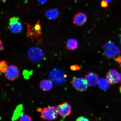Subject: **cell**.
I'll list each match as a JSON object with an SVG mask.
<instances>
[{"label": "cell", "mask_w": 121, "mask_h": 121, "mask_svg": "<svg viewBox=\"0 0 121 121\" xmlns=\"http://www.w3.org/2000/svg\"><path fill=\"white\" fill-rule=\"evenodd\" d=\"M40 113V117L45 120H53L57 119L58 113L57 107L49 106L42 108H38L37 110Z\"/></svg>", "instance_id": "1"}, {"label": "cell", "mask_w": 121, "mask_h": 121, "mask_svg": "<svg viewBox=\"0 0 121 121\" xmlns=\"http://www.w3.org/2000/svg\"><path fill=\"white\" fill-rule=\"evenodd\" d=\"M120 74L117 71L111 69L107 73L106 79L110 84H115L119 81Z\"/></svg>", "instance_id": "9"}, {"label": "cell", "mask_w": 121, "mask_h": 121, "mask_svg": "<svg viewBox=\"0 0 121 121\" xmlns=\"http://www.w3.org/2000/svg\"><path fill=\"white\" fill-rule=\"evenodd\" d=\"M57 108L58 114L61 117H67L72 112L71 107L67 102H65L57 105Z\"/></svg>", "instance_id": "8"}, {"label": "cell", "mask_w": 121, "mask_h": 121, "mask_svg": "<svg viewBox=\"0 0 121 121\" xmlns=\"http://www.w3.org/2000/svg\"><path fill=\"white\" fill-rule=\"evenodd\" d=\"M119 91H120L121 92V86L120 87H119Z\"/></svg>", "instance_id": "26"}, {"label": "cell", "mask_w": 121, "mask_h": 121, "mask_svg": "<svg viewBox=\"0 0 121 121\" xmlns=\"http://www.w3.org/2000/svg\"><path fill=\"white\" fill-rule=\"evenodd\" d=\"M105 0L108 3L111 2L113 0Z\"/></svg>", "instance_id": "24"}, {"label": "cell", "mask_w": 121, "mask_h": 121, "mask_svg": "<svg viewBox=\"0 0 121 121\" xmlns=\"http://www.w3.org/2000/svg\"><path fill=\"white\" fill-rule=\"evenodd\" d=\"M120 42L121 43V35L120 36Z\"/></svg>", "instance_id": "28"}, {"label": "cell", "mask_w": 121, "mask_h": 121, "mask_svg": "<svg viewBox=\"0 0 121 121\" xmlns=\"http://www.w3.org/2000/svg\"><path fill=\"white\" fill-rule=\"evenodd\" d=\"M76 121H89V120L87 118L83 117V116H81L79 117L78 118V119L76 120Z\"/></svg>", "instance_id": "20"}, {"label": "cell", "mask_w": 121, "mask_h": 121, "mask_svg": "<svg viewBox=\"0 0 121 121\" xmlns=\"http://www.w3.org/2000/svg\"><path fill=\"white\" fill-rule=\"evenodd\" d=\"M67 77V75L62 70L56 68L52 69L49 75L50 79L57 85H60L64 84Z\"/></svg>", "instance_id": "2"}, {"label": "cell", "mask_w": 121, "mask_h": 121, "mask_svg": "<svg viewBox=\"0 0 121 121\" xmlns=\"http://www.w3.org/2000/svg\"><path fill=\"white\" fill-rule=\"evenodd\" d=\"M70 69L71 70L73 71H78L80 70L81 69L80 66L78 65H73L71 66Z\"/></svg>", "instance_id": "18"}, {"label": "cell", "mask_w": 121, "mask_h": 121, "mask_svg": "<svg viewBox=\"0 0 121 121\" xmlns=\"http://www.w3.org/2000/svg\"><path fill=\"white\" fill-rule=\"evenodd\" d=\"M6 0H0V1H3V2H4V1H5Z\"/></svg>", "instance_id": "27"}, {"label": "cell", "mask_w": 121, "mask_h": 121, "mask_svg": "<svg viewBox=\"0 0 121 121\" xmlns=\"http://www.w3.org/2000/svg\"><path fill=\"white\" fill-rule=\"evenodd\" d=\"M4 73V76L7 80L10 81H13L19 78L20 72L17 66L12 65L8 66Z\"/></svg>", "instance_id": "6"}, {"label": "cell", "mask_w": 121, "mask_h": 121, "mask_svg": "<svg viewBox=\"0 0 121 121\" xmlns=\"http://www.w3.org/2000/svg\"><path fill=\"white\" fill-rule=\"evenodd\" d=\"M85 77L89 85L91 86H94L98 84L99 78L97 74L95 73H89Z\"/></svg>", "instance_id": "11"}, {"label": "cell", "mask_w": 121, "mask_h": 121, "mask_svg": "<svg viewBox=\"0 0 121 121\" xmlns=\"http://www.w3.org/2000/svg\"><path fill=\"white\" fill-rule=\"evenodd\" d=\"M8 64L5 60L0 61V73L5 72L8 67Z\"/></svg>", "instance_id": "16"}, {"label": "cell", "mask_w": 121, "mask_h": 121, "mask_svg": "<svg viewBox=\"0 0 121 121\" xmlns=\"http://www.w3.org/2000/svg\"><path fill=\"white\" fill-rule=\"evenodd\" d=\"M87 21V17L85 14L82 13H77L73 18L74 24L78 26H81L84 25Z\"/></svg>", "instance_id": "10"}, {"label": "cell", "mask_w": 121, "mask_h": 121, "mask_svg": "<svg viewBox=\"0 0 121 121\" xmlns=\"http://www.w3.org/2000/svg\"><path fill=\"white\" fill-rule=\"evenodd\" d=\"M117 60L118 62L120 63V65L121 68V58H119V57H118V58H117Z\"/></svg>", "instance_id": "23"}, {"label": "cell", "mask_w": 121, "mask_h": 121, "mask_svg": "<svg viewBox=\"0 0 121 121\" xmlns=\"http://www.w3.org/2000/svg\"><path fill=\"white\" fill-rule=\"evenodd\" d=\"M98 84L100 88L102 90H107L109 87V83L104 78L99 80Z\"/></svg>", "instance_id": "15"}, {"label": "cell", "mask_w": 121, "mask_h": 121, "mask_svg": "<svg viewBox=\"0 0 121 121\" xmlns=\"http://www.w3.org/2000/svg\"><path fill=\"white\" fill-rule=\"evenodd\" d=\"M39 3L42 4H44L46 3L48 0H37Z\"/></svg>", "instance_id": "22"}, {"label": "cell", "mask_w": 121, "mask_h": 121, "mask_svg": "<svg viewBox=\"0 0 121 121\" xmlns=\"http://www.w3.org/2000/svg\"><path fill=\"white\" fill-rule=\"evenodd\" d=\"M101 6L104 8H106L108 6V3L105 0H103L101 3Z\"/></svg>", "instance_id": "19"}, {"label": "cell", "mask_w": 121, "mask_h": 121, "mask_svg": "<svg viewBox=\"0 0 121 121\" xmlns=\"http://www.w3.org/2000/svg\"><path fill=\"white\" fill-rule=\"evenodd\" d=\"M119 82L121 83V73L120 75V77H119Z\"/></svg>", "instance_id": "25"}, {"label": "cell", "mask_w": 121, "mask_h": 121, "mask_svg": "<svg viewBox=\"0 0 121 121\" xmlns=\"http://www.w3.org/2000/svg\"><path fill=\"white\" fill-rule=\"evenodd\" d=\"M19 120L20 121H31L32 120V119L28 115L23 114L20 117Z\"/></svg>", "instance_id": "17"}, {"label": "cell", "mask_w": 121, "mask_h": 121, "mask_svg": "<svg viewBox=\"0 0 121 121\" xmlns=\"http://www.w3.org/2000/svg\"><path fill=\"white\" fill-rule=\"evenodd\" d=\"M4 49V48L2 42L0 39V52Z\"/></svg>", "instance_id": "21"}, {"label": "cell", "mask_w": 121, "mask_h": 121, "mask_svg": "<svg viewBox=\"0 0 121 121\" xmlns=\"http://www.w3.org/2000/svg\"><path fill=\"white\" fill-rule=\"evenodd\" d=\"M39 86L41 89L44 91H48L52 88L53 84L52 81L45 79L40 82Z\"/></svg>", "instance_id": "12"}, {"label": "cell", "mask_w": 121, "mask_h": 121, "mask_svg": "<svg viewBox=\"0 0 121 121\" xmlns=\"http://www.w3.org/2000/svg\"><path fill=\"white\" fill-rule=\"evenodd\" d=\"M28 57L33 63H37L42 61L44 57L43 51L38 47L30 48L28 52Z\"/></svg>", "instance_id": "3"}, {"label": "cell", "mask_w": 121, "mask_h": 121, "mask_svg": "<svg viewBox=\"0 0 121 121\" xmlns=\"http://www.w3.org/2000/svg\"><path fill=\"white\" fill-rule=\"evenodd\" d=\"M9 28L12 33L17 34L22 31V24L19 22V18L17 17H12L10 19Z\"/></svg>", "instance_id": "7"}, {"label": "cell", "mask_w": 121, "mask_h": 121, "mask_svg": "<svg viewBox=\"0 0 121 121\" xmlns=\"http://www.w3.org/2000/svg\"><path fill=\"white\" fill-rule=\"evenodd\" d=\"M78 46V42L74 39H70L68 40L66 43V49L69 50H74L76 49Z\"/></svg>", "instance_id": "14"}, {"label": "cell", "mask_w": 121, "mask_h": 121, "mask_svg": "<svg viewBox=\"0 0 121 121\" xmlns=\"http://www.w3.org/2000/svg\"><path fill=\"white\" fill-rule=\"evenodd\" d=\"M103 49L105 56L108 58H113L120 52L118 48L110 41L107 42L104 45Z\"/></svg>", "instance_id": "4"}, {"label": "cell", "mask_w": 121, "mask_h": 121, "mask_svg": "<svg viewBox=\"0 0 121 121\" xmlns=\"http://www.w3.org/2000/svg\"><path fill=\"white\" fill-rule=\"evenodd\" d=\"M76 90L79 91H84L87 90L88 84L86 78L74 77L71 82Z\"/></svg>", "instance_id": "5"}, {"label": "cell", "mask_w": 121, "mask_h": 121, "mask_svg": "<svg viewBox=\"0 0 121 121\" xmlns=\"http://www.w3.org/2000/svg\"><path fill=\"white\" fill-rule=\"evenodd\" d=\"M45 15L49 19H54L58 17L59 12L56 9H50L47 10L45 13Z\"/></svg>", "instance_id": "13"}]
</instances>
